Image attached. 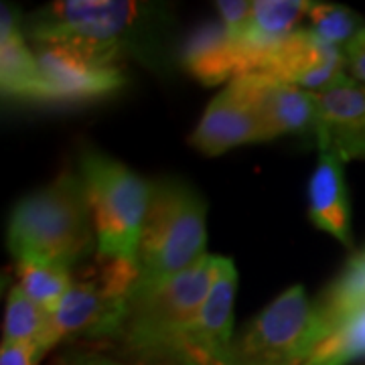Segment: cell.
<instances>
[{
    "instance_id": "6da1fadb",
    "label": "cell",
    "mask_w": 365,
    "mask_h": 365,
    "mask_svg": "<svg viewBox=\"0 0 365 365\" xmlns=\"http://www.w3.org/2000/svg\"><path fill=\"white\" fill-rule=\"evenodd\" d=\"M6 246L16 262H51L69 270L98 252L88 191L79 170H63L14 205Z\"/></svg>"
},
{
    "instance_id": "7a4b0ae2",
    "label": "cell",
    "mask_w": 365,
    "mask_h": 365,
    "mask_svg": "<svg viewBox=\"0 0 365 365\" xmlns=\"http://www.w3.org/2000/svg\"><path fill=\"white\" fill-rule=\"evenodd\" d=\"M207 256V205L191 185L165 177L150 182L130 304Z\"/></svg>"
},
{
    "instance_id": "3957f363",
    "label": "cell",
    "mask_w": 365,
    "mask_h": 365,
    "mask_svg": "<svg viewBox=\"0 0 365 365\" xmlns=\"http://www.w3.org/2000/svg\"><path fill=\"white\" fill-rule=\"evenodd\" d=\"M78 170L83 177L90 201L98 242L96 256L136 264L150 199V182L118 158L93 146L81 153Z\"/></svg>"
},
{
    "instance_id": "277c9868",
    "label": "cell",
    "mask_w": 365,
    "mask_h": 365,
    "mask_svg": "<svg viewBox=\"0 0 365 365\" xmlns=\"http://www.w3.org/2000/svg\"><path fill=\"white\" fill-rule=\"evenodd\" d=\"M138 278L136 264L106 260L96 256V264L73 284L59 304L47 313L43 351L76 337L120 335L130 307L132 288Z\"/></svg>"
},
{
    "instance_id": "5b68a950",
    "label": "cell",
    "mask_w": 365,
    "mask_h": 365,
    "mask_svg": "<svg viewBox=\"0 0 365 365\" xmlns=\"http://www.w3.org/2000/svg\"><path fill=\"white\" fill-rule=\"evenodd\" d=\"M140 16L126 0H59L29 16L25 35L35 45H59L86 59L116 66L122 41Z\"/></svg>"
},
{
    "instance_id": "8992f818",
    "label": "cell",
    "mask_w": 365,
    "mask_h": 365,
    "mask_svg": "<svg viewBox=\"0 0 365 365\" xmlns=\"http://www.w3.org/2000/svg\"><path fill=\"white\" fill-rule=\"evenodd\" d=\"M327 337L314 300L294 284L235 335L227 365H307Z\"/></svg>"
},
{
    "instance_id": "52a82bcc",
    "label": "cell",
    "mask_w": 365,
    "mask_h": 365,
    "mask_svg": "<svg viewBox=\"0 0 365 365\" xmlns=\"http://www.w3.org/2000/svg\"><path fill=\"white\" fill-rule=\"evenodd\" d=\"M217 256L207 254L195 266L170 278L155 292L128 307L120 337L136 355L158 359L189 325L207 299Z\"/></svg>"
},
{
    "instance_id": "ba28073f",
    "label": "cell",
    "mask_w": 365,
    "mask_h": 365,
    "mask_svg": "<svg viewBox=\"0 0 365 365\" xmlns=\"http://www.w3.org/2000/svg\"><path fill=\"white\" fill-rule=\"evenodd\" d=\"M237 270L230 258L217 256L213 284L197 317L175 337L158 359L181 365H227L234 345V304Z\"/></svg>"
},
{
    "instance_id": "9c48e42d",
    "label": "cell",
    "mask_w": 365,
    "mask_h": 365,
    "mask_svg": "<svg viewBox=\"0 0 365 365\" xmlns=\"http://www.w3.org/2000/svg\"><path fill=\"white\" fill-rule=\"evenodd\" d=\"M35 57L47 91V104L98 102L124 88L118 66H102L59 45H35Z\"/></svg>"
},
{
    "instance_id": "30bf717a",
    "label": "cell",
    "mask_w": 365,
    "mask_h": 365,
    "mask_svg": "<svg viewBox=\"0 0 365 365\" xmlns=\"http://www.w3.org/2000/svg\"><path fill=\"white\" fill-rule=\"evenodd\" d=\"M266 132L244 81H230L205 108L189 144L205 157H220L235 146L266 143Z\"/></svg>"
},
{
    "instance_id": "8fae6325",
    "label": "cell",
    "mask_w": 365,
    "mask_h": 365,
    "mask_svg": "<svg viewBox=\"0 0 365 365\" xmlns=\"http://www.w3.org/2000/svg\"><path fill=\"white\" fill-rule=\"evenodd\" d=\"M256 76L319 93L347 76V61L343 49L321 41L309 26H300L274 49Z\"/></svg>"
},
{
    "instance_id": "7c38bea8",
    "label": "cell",
    "mask_w": 365,
    "mask_h": 365,
    "mask_svg": "<svg viewBox=\"0 0 365 365\" xmlns=\"http://www.w3.org/2000/svg\"><path fill=\"white\" fill-rule=\"evenodd\" d=\"M317 150H331L345 163L365 158V86L347 73L317 93Z\"/></svg>"
},
{
    "instance_id": "4fadbf2b",
    "label": "cell",
    "mask_w": 365,
    "mask_h": 365,
    "mask_svg": "<svg viewBox=\"0 0 365 365\" xmlns=\"http://www.w3.org/2000/svg\"><path fill=\"white\" fill-rule=\"evenodd\" d=\"M240 79L248 90L252 104L256 106L268 140L282 134L314 136L319 116L317 93L266 76H246Z\"/></svg>"
},
{
    "instance_id": "5bb4252c",
    "label": "cell",
    "mask_w": 365,
    "mask_h": 365,
    "mask_svg": "<svg viewBox=\"0 0 365 365\" xmlns=\"http://www.w3.org/2000/svg\"><path fill=\"white\" fill-rule=\"evenodd\" d=\"M345 160L331 153L319 150V160L309 179V217L317 230L333 235L345 248L353 246L351 203L345 185Z\"/></svg>"
},
{
    "instance_id": "9a60e30c",
    "label": "cell",
    "mask_w": 365,
    "mask_h": 365,
    "mask_svg": "<svg viewBox=\"0 0 365 365\" xmlns=\"http://www.w3.org/2000/svg\"><path fill=\"white\" fill-rule=\"evenodd\" d=\"M25 39V29L16 16V11L9 4H2V13H0L2 96L29 104H47V91L37 66L35 49H31Z\"/></svg>"
},
{
    "instance_id": "2e32d148",
    "label": "cell",
    "mask_w": 365,
    "mask_h": 365,
    "mask_svg": "<svg viewBox=\"0 0 365 365\" xmlns=\"http://www.w3.org/2000/svg\"><path fill=\"white\" fill-rule=\"evenodd\" d=\"M182 66L209 88L242 78L240 49L222 23H205L191 31L182 47Z\"/></svg>"
},
{
    "instance_id": "e0dca14e",
    "label": "cell",
    "mask_w": 365,
    "mask_h": 365,
    "mask_svg": "<svg viewBox=\"0 0 365 365\" xmlns=\"http://www.w3.org/2000/svg\"><path fill=\"white\" fill-rule=\"evenodd\" d=\"M314 304L329 335L351 314L365 309V250L353 254Z\"/></svg>"
},
{
    "instance_id": "ac0fdd59",
    "label": "cell",
    "mask_w": 365,
    "mask_h": 365,
    "mask_svg": "<svg viewBox=\"0 0 365 365\" xmlns=\"http://www.w3.org/2000/svg\"><path fill=\"white\" fill-rule=\"evenodd\" d=\"M16 274H19L16 287L47 313L59 304V300L66 297L67 290L73 284L71 270L51 262L19 260Z\"/></svg>"
},
{
    "instance_id": "d6986e66",
    "label": "cell",
    "mask_w": 365,
    "mask_h": 365,
    "mask_svg": "<svg viewBox=\"0 0 365 365\" xmlns=\"http://www.w3.org/2000/svg\"><path fill=\"white\" fill-rule=\"evenodd\" d=\"M45 331H47V311H43L19 287L11 288L6 299L4 323H2V341L35 345L41 355H45L43 351Z\"/></svg>"
},
{
    "instance_id": "ffe728a7",
    "label": "cell",
    "mask_w": 365,
    "mask_h": 365,
    "mask_svg": "<svg viewBox=\"0 0 365 365\" xmlns=\"http://www.w3.org/2000/svg\"><path fill=\"white\" fill-rule=\"evenodd\" d=\"M307 21L319 39L343 51L365 29V21L355 11L331 2H311Z\"/></svg>"
},
{
    "instance_id": "44dd1931",
    "label": "cell",
    "mask_w": 365,
    "mask_h": 365,
    "mask_svg": "<svg viewBox=\"0 0 365 365\" xmlns=\"http://www.w3.org/2000/svg\"><path fill=\"white\" fill-rule=\"evenodd\" d=\"M365 359V309L343 321L307 365H347Z\"/></svg>"
},
{
    "instance_id": "7402d4cb",
    "label": "cell",
    "mask_w": 365,
    "mask_h": 365,
    "mask_svg": "<svg viewBox=\"0 0 365 365\" xmlns=\"http://www.w3.org/2000/svg\"><path fill=\"white\" fill-rule=\"evenodd\" d=\"M215 9L220 14V23L232 37H240L250 25L252 19V2L246 0H222L215 2Z\"/></svg>"
},
{
    "instance_id": "603a6c76",
    "label": "cell",
    "mask_w": 365,
    "mask_h": 365,
    "mask_svg": "<svg viewBox=\"0 0 365 365\" xmlns=\"http://www.w3.org/2000/svg\"><path fill=\"white\" fill-rule=\"evenodd\" d=\"M41 357L35 345L13 341H2L0 345V365H39Z\"/></svg>"
},
{
    "instance_id": "cb8c5ba5",
    "label": "cell",
    "mask_w": 365,
    "mask_h": 365,
    "mask_svg": "<svg viewBox=\"0 0 365 365\" xmlns=\"http://www.w3.org/2000/svg\"><path fill=\"white\" fill-rule=\"evenodd\" d=\"M345 61L347 73L365 86V29L345 47Z\"/></svg>"
},
{
    "instance_id": "d4e9b609",
    "label": "cell",
    "mask_w": 365,
    "mask_h": 365,
    "mask_svg": "<svg viewBox=\"0 0 365 365\" xmlns=\"http://www.w3.org/2000/svg\"><path fill=\"white\" fill-rule=\"evenodd\" d=\"M53 365H128L96 351H67Z\"/></svg>"
}]
</instances>
